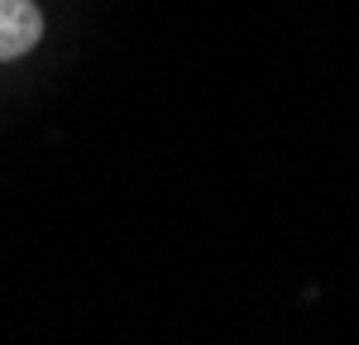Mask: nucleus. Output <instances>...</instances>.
<instances>
[{"instance_id": "f257e3e1", "label": "nucleus", "mask_w": 359, "mask_h": 345, "mask_svg": "<svg viewBox=\"0 0 359 345\" xmlns=\"http://www.w3.org/2000/svg\"><path fill=\"white\" fill-rule=\"evenodd\" d=\"M43 39V10L34 0H0V62L25 58Z\"/></svg>"}]
</instances>
